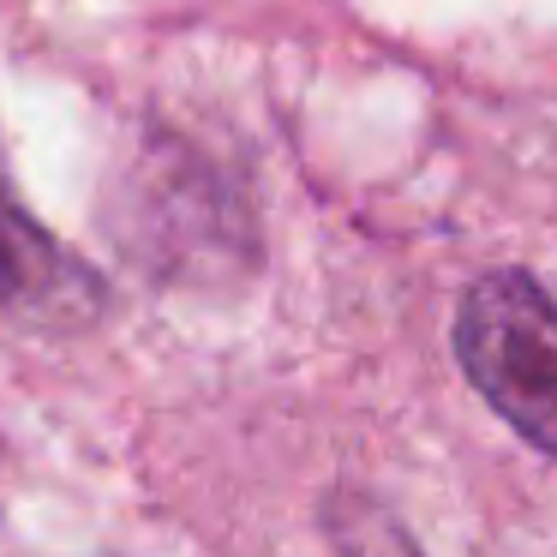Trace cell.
Here are the masks:
<instances>
[{"instance_id": "1", "label": "cell", "mask_w": 557, "mask_h": 557, "mask_svg": "<svg viewBox=\"0 0 557 557\" xmlns=\"http://www.w3.org/2000/svg\"><path fill=\"white\" fill-rule=\"evenodd\" d=\"M456 354L485 401L557 456V300L528 270H492L473 282L456 318Z\"/></svg>"}, {"instance_id": "2", "label": "cell", "mask_w": 557, "mask_h": 557, "mask_svg": "<svg viewBox=\"0 0 557 557\" xmlns=\"http://www.w3.org/2000/svg\"><path fill=\"white\" fill-rule=\"evenodd\" d=\"M0 312L61 330L97 312V276L37 228V216L7 181V162H0Z\"/></svg>"}, {"instance_id": "3", "label": "cell", "mask_w": 557, "mask_h": 557, "mask_svg": "<svg viewBox=\"0 0 557 557\" xmlns=\"http://www.w3.org/2000/svg\"><path fill=\"white\" fill-rule=\"evenodd\" d=\"M336 504L348 509V521H342V557H413L408 533L384 509L360 504V497H336Z\"/></svg>"}]
</instances>
